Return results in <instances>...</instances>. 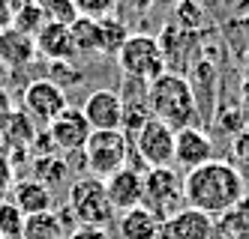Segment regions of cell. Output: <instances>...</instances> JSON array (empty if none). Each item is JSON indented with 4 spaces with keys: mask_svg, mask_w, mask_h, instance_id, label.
<instances>
[{
    "mask_svg": "<svg viewBox=\"0 0 249 239\" xmlns=\"http://www.w3.org/2000/svg\"><path fill=\"white\" fill-rule=\"evenodd\" d=\"M132 159V143L120 132H93L84 146V168L96 179H108L120 168H126Z\"/></svg>",
    "mask_w": 249,
    "mask_h": 239,
    "instance_id": "6",
    "label": "cell"
},
{
    "mask_svg": "<svg viewBox=\"0 0 249 239\" xmlns=\"http://www.w3.org/2000/svg\"><path fill=\"white\" fill-rule=\"evenodd\" d=\"M174 128H168L156 117L144 123V128L132 138V159L141 164V171L174 168Z\"/></svg>",
    "mask_w": 249,
    "mask_h": 239,
    "instance_id": "7",
    "label": "cell"
},
{
    "mask_svg": "<svg viewBox=\"0 0 249 239\" xmlns=\"http://www.w3.org/2000/svg\"><path fill=\"white\" fill-rule=\"evenodd\" d=\"M48 81L57 84L60 90L66 87H78L84 81V72L72 63V60H60V63H48Z\"/></svg>",
    "mask_w": 249,
    "mask_h": 239,
    "instance_id": "26",
    "label": "cell"
},
{
    "mask_svg": "<svg viewBox=\"0 0 249 239\" xmlns=\"http://www.w3.org/2000/svg\"><path fill=\"white\" fill-rule=\"evenodd\" d=\"M213 224H216V218H210L198 209H189L183 207L174 218L162 224V233L168 239H210L213 236Z\"/></svg>",
    "mask_w": 249,
    "mask_h": 239,
    "instance_id": "14",
    "label": "cell"
},
{
    "mask_svg": "<svg viewBox=\"0 0 249 239\" xmlns=\"http://www.w3.org/2000/svg\"><path fill=\"white\" fill-rule=\"evenodd\" d=\"M21 239H66V233L60 227V218H57V209L27 215Z\"/></svg>",
    "mask_w": 249,
    "mask_h": 239,
    "instance_id": "18",
    "label": "cell"
},
{
    "mask_svg": "<svg viewBox=\"0 0 249 239\" xmlns=\"http://www.w3.org/2000/svg\"><path fill=\"white\" fill-rule=\"evenodd\" d=\"M237 3H243V6H249V0H237Z\"/></svg>",
    "mask_w": 249,
    "mask_h": 239,
    "instance_id": "35",
    "label": "cell"
},
{
    "mask_svg": "<svg viewBox=\"0 0 249 239\" xmlns=\"http://www.w3.org/2000/svg\"><path fill=\"white\" fill-rule=\"evenodd\" d=\"M66 108H69L66 90H60L57 84H51L48 78H36V81H30L24 87V111L36 123L51 126Z\"/></svg>",
    "mask_w": 249,
    "mask_h": 239,
    "instance_id": "8",
    "label": "cell"
},
{
    "mask_svg": "<svg viewBox=\"0 0 249 239\" xmlns=\"http://www.w3.org/2000/svg\"><path fill=\"white\" fill-rule=\"evenodd\" d=\"M81 114L87 117L93 132H117L123 123V99L117 90H90L81 105Z\"/></svg>",
    "mask_w": 249,
    "mask_h": 239,
    "instance_id": "9",
    "label": "cell"
},
{
    "mask_svg": "<svg viewBox=\"0 0 249 239\" xmlns=\"http://www.w3.org/2000/svg\"><path fill=\"white\" fill-rule=\"evenodd\" d=\"M231 159H234V168H249V123L231 138Z\"/></svg>",
    "mask_w": 249,
    "mask_h": 239,
    "instance_id": "30",
    "label": "cell"
},
{
    "mask_svg": "<svg viewBox=\"0 0 249 239\" xmlns=\"http://www.w3.org/2000/svg\"><path fill=\"white\" fill-rule=\"evenodd\" d=\"M12 204L18 207L24 215H36V212H51L54 209V191L39 179H18L12 186Z\"/></svg>",
    "mask_w": 249,
    "mask_h": 239,
    "instance_id": "15",
    "label": "cell"
},
{
    "mask_svg": "<svg viewBox=\"0 0 249 239\" xmlns=\"http://www.w3.org/2000/svg\"><path fill=\"white\" fill-rule=\"evenodd\" d=\"M246 197V179L240 168L225 159H210L207 164L183 174V200L189 209L210 218H222Z\"/></svg>",
    "mask_w": 249,
    "mask_h": 239,
    "instance_id": "1",
    "label": "cell"
},
{
    "mask_svg": "<svg viewBox=\"0 0 249 239\" xmlns=\"http://www.w3.org/2000/svg\"><path fill=\"white\" fill-rule=\"evenodd\" d=\"M147 105H150V114L174 132L195 126L201 114L195 93L189 87V78L177 75V72H165V75H159L156 81L147 84Z\"/></svg>",
    "mask_w": 249,
    "mask_h": 239,
    "instance_id": "2",
    "label": "cell"
},
{
    "mask_svg": "<svg viewBox=\"0 0 249 239\" xmlns=\"http://www.w3.org/2000/svg\"><path fill=\"white\" fill-rule=\"evenodd\" d=\"M117 230H120V239H159L162 236V222L150 209L135 207L117 218Z\"/></svg>",
    "mask_w": 249,
    "mask_h": 239,
    "instance_id": "17",
    "label": "cell"
},
{
    "mask_svg": "<svg viewBox=\"0 0 249 239\" xmlns=\"http://www.w3.org/2000/svg\"><path fill=\"white\" fill-rule=\"evenodd\" d=\"M90 135H93V128H90V123H87V117L81 114V108H72V105L48 126L51 143H54L60 153H66V156L69 153H81L87 146V141H90Z\"/></svg>",
    "mask_w": 249,
    "mask_h": 239,
    "instance_id": "10",
    "label": "cell"
},
{
    "mask_svg": "<svg viewBox=\"0 0 249 239\" xmlns=\"http://www.w3.org/2000/svg\"><path fill=\"white\" fill-rule=\"evenodd\" d=\"M246 123H249V117H246V111H243L240 102H231V105H228V102H219L216 114H213V126L222 128V132L231 135V138H234Z\"/></svg>",
    "mask_w": 249,
    "mask_h": 239,
    "instance_id": "23",
    "label": "cell"
},
{
    "mask_svg": "<svg viewBox=\"0 0 249 239\" xmlns=\"http://www.w3.org/2000/svg\"><path fill=\"white\" fill-rule=\"evenodd\" d=\"M69 36H72L75 54H102L99 21H93V18H75V24L69 27Z\"/></svg>",
    "mask_w": 249,
    "mask_h": 239,
    "instance_id": "20",
    "label": "cell"
},
{
    "mask_svg": "<svg viewBox=\"0 0 249 239\" xmlns=\"http://www.w3.org/2000/svg\"><path fill=\"white\" fill-rule=\"evenodd\" d=\"M78 18H93V21H102V18L114 15L117 0H72Z\"/></svg>",
    "mask_w": 249,
    "mask_h": 239,
    "instance_id": "28",
    "label": "cell"
},
{
    "mask_svg": "<svg viewBox=\"0 0 249 239\" xmlns=\"http://www.w3.org/2000/svg\"><path fill=\"white\" fill-rule=\"evenodd\" d=\"M36 54L45 57L48 63H60V60H72L75 57V45H72V36H69V27L66 24H54L48 21L36 36Z\"/></svg>",
    "mask_w": 249,
    "mask_h": 239,
    "instance_id": "13",
    "label": "cell"
},
{
    "mask_svg": "<svg viewBox=\"0 0 249 239\" xmlns=\"http://www.w3.org/2000/svg\"><path fill=\"white\" fill-rule=\"evenodd\" d=\"M45 15H48V21H54V24H66V27H72L75 24V3L72 0H39Z\"/></svg>",
    "mask_w": 249,
    "mask_h": 239,
    "instance_id": "27",
    "label": "cell"
},
{
    "mask_svg": "<svg viewBox=\"0 0 249 239\" xmlns=\"http://www.w3.org/2000/svg\"><path fill=\"white\" fill-rule=\"evenodd\" d=\"M237 102L243 105V111L249 117V75H243V81H240V96H237Z\"/></svg>",
    "mask_w": 249,
    "mask_h": 239,
    "instance_id": "33",
    "label": "cell"
},
{
    "mask_svg": "<svg viewBox=\"0 0 249 239\" xmlns=\"http://www.w3.org/2000/svg\"><path fill=\"white\" fill-rule=\"evenodd\" d=\"M105 182V191H108V200L117 212H126V209H135L141 207V200H144V171L141 168H120L117 174H111Z\"/></svg>",
    "mask_w": 249,
    "mask_h": 239,
    "instance_id": "11",
    "label": "cell"
},
{
    "mask_svg": "<svg viewBox=\"0 0 249 239\" xmlns=\"http://www.w3.org/2000/svg\"><path fill=\"white\" fill-rule=\"evenodd\" d=\"M0 3H9V0H0Z\"/></svg>",
    "mask_w": 249,
    "mask_h": 239,
    "instance_id": "36",
    "label": "cell"
},
{
    "mask_svg": "<svg viewBox=\"0 0 249 239\" xmlns=\"http://www.w3.org/2000/svg\"><path fill=\"white\" fill-rule=\"evenodd\" d=\"M12 24V6L9 3H0V33Z\"/></svg>",
    "mask_w": 249,
    "mask_h": 239,
    "instance_id": "34",
    "label": "cell"
},
{
    "mask_svg": "<svg viewBox=\"0 0 249 239\" xmlns=\"http://www.w3.org/2000/svg\"><path fill=\"white\" fill-rule=\"evenodd\" d=\"M33 57H36V42H33V36L15 30V27H6L0 33V63L6 69H21Z\"/></svg>",
    "mask_w": 249,
    "mask_h": 239,
    "instance_id": "16",
    "label": "cell"
},
{
    "mask_svg": "<svg viewBox=\"0 0 249 239\" xmlns=\"http://www.w3.org/2000/svg\"><path fill=\"white\" fill-rule=\"evenodd\" d=\"M117 66L123 72V78H132L141 84H150L168 72L159 39L147 36V33H129V39L117 51Z\"/></svg>",
    "mask_w": 249,
    "mask_h": 239,
    "instance_id": "4",
    "label": "cell"
},
{
    "mask_svg": "<svg viewBox=\"0 0 249 239\" xmlns=\"http://www.w3.org/2000/svg\"><path fill=\"white\" fill-rule=\"evenodd\" d=\"M129 39V30H126V21L120 15H108L99 21V45H102V54L108 57H117V51L123 48V42Z\"/></svg>",
    "mask_w": 249,
    "mask_h": 239,
    "instance_id": "19",
    "label": "cell"
},
{
    "mask_svg": "<svg viewBox=\"0 0 249 239\" xmlns=\"http://www.w3.org/2000/svg\"><path fill=\"white\" fill-rule=\"evenodd\" d=\"M141 207L150 209L159 222H168L186 207L183 200V176L174 168H150L144 171V200Z\"/></svg>",
    "mask_w": 249,
    "mask_h": 239,
    "instance_id": "5",
    "label": "cell"
},
{
    "mask_svg": "<svg viewBox=\"0 0 249 239\" xmlns=\"http://www.w3.org/2000/svg\"><path fill=\"white\" fill-rule=\"evenodd\" d=\"M66 239H111L105 227H75Z\"/></svg>",
    "mask_w": 249,
    "mask_h": 239,
    "instance_id": "32",
    "label": "cell"
},
{
    "mask_svg": "<svg viewBox=\"0 0 249 239\" xmlns=\"http://www.w3.org/2000/svg\"><path fill=\"white\" fill-rule=\"evenodd\" d=\"M24 212L12 204V200H3L0 204V236L3 239H21L24 233Z\"/></svg>",
    "mask_w": 249,
    "mask_h": 239,
    "instance_id": "25",
    "label": "cell"
},
{
    "mask_svg": "<svg viewBox=\"0 0 249 239\" xmlns=\"http://www.w3.org/2000/svg\"><path fill=\"white\" fill-rule=\"evenodd\" d=\"M201 18H204V12L198 6V0H183V3H177V24H180L183 30L198 27Z\"/></svg>",
    "mask_w": 249,
    "mask_h": 239,
    "instance_id": "29",
    "label": "cell"
},
{
    "mask_svg": "<svg viewBox=\"0 0 249 239\" xmlns=\"http://www.w3.org/2000/svg\"><path fill=\"white\" fill-rule=\"evenodd\" d=\"M117 6H120V12H129V15H144V12L153 6V0H117Z\"/></svg>",
    "mask_w": 249,
    "mask_h": 239,
    "instance_id": "31",
    "label": "cell"
},
{
    "mask_svg": "<svg viewBox=\"0 0 249 239\" xmlns=\"http://www.w3.org/2000/svg\"><path fill=\"white\" fill-rule=\"evenodd\" d=\"M33 164H36V168H33V179L45 182L51 191L69 179L66 159H60V156H36V161H33Z\"/></svg>",
    "mask_w": 249,
    "mask_h": 239,
    "instance_id": "21",
    "label": "cell"
},
{
    "mask_svg": "<svg viewBox=\"0 0 249 239\" xmlns=\"http://www.w3.org/2000/svg\"><path fill=\"white\" fill-rule=\"evenodd\" d=\"M213 156V141L207 132H201L198 126H189V128H180V132L174 135V164L177 168H183L186 174L207 164Z\"/></svg>",
    "mask_w": 249,
    "mask_h": 239,
    "instance_id": "12",
    "label": "cell"
},
{
    "mask_svg": "<svg viewBox=\"0 0 249 239\" xmlns=\"http://www.w3.org/2000/svg\"><path fill=\"white\" fill-rule=\"evenodd\" d=\"M66 207L75 215L78 227H108L117 218V209L111 207L108 191H105V182L90 176V174L72 179Z\"/></svg>",
    "mask_w": 249,
    "mask_h": 239,
    "instance_id": "3",
    "label": "cell"
},
{
    "mask_svg": "<svg viewBox=\"0 0 249 239\" xmlns=\"http://www.w3.org/2000/svg\"><path fill=\"white\" fill-rule=\"evenodd\" d=\"M216 224H219L222 230H228L234 239H249V194L240 200L234 209H228Z\"/></svg>",
    "mask_w": 249,
    "mask_h": 239,
    "instance_id": "24",
    "label": "cell"
},
{
    "mask_svg": "<svg viewBox=\"0 0 249 239\" xmlns=\"http://www.w3.org/2000/svg\"><path fill=\"white\" fill-rule=\"evenodd\" d=\"M45 24H48V15H45L42 3H24V6H18V9H12V24H9V27L21 30V33H27V36H36Z\"/></svg>",
    "mask_w": 249,
    "mask_h": 239,
    "instance_id": "22",
    "label": "cell"
},
{
    "mask_svg": "<svg viewBox=\"0 0 249 239\" xmlns=\"http://www.w3.org/2000/svg\"><path fill=\"white\" fill-rule=\"evenodd\" d=\"M177 3H183V0H177Z\"/></svg>",
    "mask_w": 249,
    "mask_h": 239,
    "instance_id": "37",
    "label": "cell"
}]
</instances>
